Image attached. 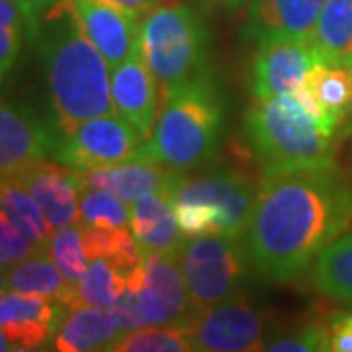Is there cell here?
<instances>
[{"label": "cell", "instance_id": "1", "mask_svg": "<svg viewBox=\"0 0 352 352\" xmlns=\"http://www.w3.org/2000/svg\"><path fill=\"white\" fill-rule=\"evenodd\" d=\"M351 227L352 182L337 164L270 166L263 168L243 239L256 272L292 282Z\"/></svg>", "mask_w": 352, "mask_h": 352}, {"label": "cell", "instance_id": "2", "mask_svg": "<svg viewBox=\"0 0 352 352\" xmlns=\"http://www.w3.org/2000/svg\"><path fill=\"white\" fill-rule=\"evenodd\" d=\"M30 43L36 47L50 96L55 135L112 113L110 65L88 38L75 0H55L39 18Z\"/></svg>", "mask_w": 352, "mask_h": 352}, {"label": "cell", "instance_id": "3", "mask_svg": "<svg viewBox=\"0 0 352 352\" xmlns=\"http://www.w3.org/2000/svg\"><path fill=\"white\" fill-rule=\"evenodd\" d=\"M161 100L157 124L138 161L159 163L176 173L208 163L226 126V100L212 73L173 88Z\"/></svg>", "mask_w": 352, "mask_h": 352}, {"label": "cell", "instance_id": "4", "mask_svg": "<svg viewBox=\"0 0 352 352\" xmlns=\"http://www.w3.org/2000/svg\"><path fill=\"white\" fill-rule=\"evenodd\" d=\"M141 55L157 76L163 96L212 73L210 28L192 6L164 0L141 20Z\"/></svg>", "mask_w": 352, "mask_h": 352}, {"label": "cell", "instance_id": "5", "mask_svg": "<svg viewBox=\"0 0 352 352\" xmlns=\"http://www.w3.org/2000/svg\"><path fill=\"white\" fill-rule=\"evenodd\" d=\"M245 133L263 168L337 164V135L319 126L296 96L252 100L245 113Z\"/></svg>", "mask_w": 352, "mask_h": 352}, {"label": "cell", "instance_id": "6", "mask_svg": "<svg viewBox=\"0 0 352 352\" xmlns=\"http://www.w3.org/2000/svg\"><path fill=\"white\" fill-rule=\"evenodd\" d=\"M178 256L192 314L239 294L252 266L245 239L233 235L184 239Z\"/></svg>", "mask_w": 352, "mask_h": 352}, {"label": "cell", "instance_id": "7", "mask_svg": "<svg viewBox=\"0 0 352 352\" xmlns=\"http://www.w3.org/2000/svg\"><path fill=\"white\" fill-rule=\"evenodd\" d=\"M147 139L120 113H106L82 122L69 133L55 135L51 159L75 170L138 161Z\"/></svg>", "mask_w": 352, "mask_h": 352}, {"label": "cell", "instance_id": "8", "mask_svg": "<svg viewBox=\"0 0 352 352\" xmlns=\"http://www.w3.org/2000/svg\"><path fill=\"white\" fill-rule=\"evenodd\" d=\"M184 327L194 351L201 352L264 351L270 331L258 305L241 292L192 314Z\"/></svg>", "mask_w": 352, "mask_h": 352}, {"label": "cell", "instance_id": "9", "mask_svg": "<svg viewBox=\"0 0 352 352\" xmlns=\"http://www.w3.org/2000/svg\"><path fill=\"white\" fill-rule=\"evenodd\" d=\"M258 182L226 166H212L198 175L180 173L170 186L173 204L198 201L217 208L223 215V235L243 237L252 214Z\"/></svg>", "mask_w": 352, "mask_h": 352}, {"label": "cell", "instance_id": "10", "mask_svg": "<svg viewBox=\"0 0 352 352\" xmlns=\"http://www.w3.org/2000/svg\"><path fill=\"white\" fill-rule=\"evenodd\" d=\"M127 286L139 294L151 325H184L192 315L188 288L176 252H147L127 272Z\"/></svg>", "mask_w": 352, "mask_h": 352}, {"label": "cell", "instance_id": "11", "mask_svg": "<svg viewBox=\"0 0 352 352\" xmlns=\"http://www.w3.org/2000/svg\"><path fill=\"white\" fill-rule=\"evenodd\" d=\"M325 61L314 38H284L258 45L251 69L252 100L294 96L307 71Z\"/></svg>", "mask_w": 352, "mask_h": 352}, {"label": "cell", "instance_id": "12", "mask_svg": "<svg viewBox=\"0 0 352 352\" xmlns=\"http://www.w3.org/2000/svg\"><path fill=\"white\" fill-rule=\"evenodd\" d=\"M69 307L43 296L2 292L0 339L2 351H38L55 339Z\"/></svg>", "mask_w": 352, "mask_h": 352}, {"label": "cell", "instance_id": "13", "mask_svg": "<svg viewBox=\"0 0 352 352\" xmlns=\"http://www.w3.org/2000/svg\"><path fill=\"white\" fill-rule=\"evenodd\" d=\"M55 131L24 102L4 98L0 110V173L10 178L30 164L50 159Z\"/></svg>", "mask_w": 352, "mask_h": 352}, {"label": "cell", "instance_id": "14", "mask_svg": "<svg viewBox=\"0 0 352 352\" xmlns=\"http://www.w3.org/2000/svg\"><path fill=\"white\" fill-rule=\"evenodd\" d=\"M305 112L331 135L342 133L352 104V69L344 65L315 63L294 92Z\"/></svg>", "mask_w": 352, "mask_h": 352}, {"label": "cell", "instance_id": "15", "mask_svg": "<svg viewBox=\"0 0 352 352\" xmlns=\"http://www.w3.org/2000/svg\"><path fill=\"white\" fill-rule=\"evenodd\" d=\"M10 178L32 192L53 229L78 221L80 194L85 188L78 170L45 159L25 166Z\"/></svg>", "mask_w": 352, "mask_h": 352}, {"label": "cell", "instance_id": "16", "mask_svg": "<svg viewBox=\"0 0 352 352\" xmlns=\"http://www.w3.org/2000/svg\"><path fill=\"white\" fill-rule=\"evenodd\" d=\"M110 87L116 112L135 127L143 138H151L161 110V88L141 51L131 55L122 65L113 67Z\"/></svg>", "mask_w": 352, "mask_h": 352}, {"label": "cell", "instance_id": "17", "mask_svg": "<svg viewBox=\"0 0 352 352\" xmlns=\"http://www.w3.org/2000/svg\"><path fill=\"white\" fill-rule=\"evenodd\" d=\"M325 0H249L243 36L256 41L311 38Z\"/></svg>", "mask_w": 352, "mask_h": 352}, {"label": "cell", "instance_id": "18", "mask_svg": "<svg viewBox=\"0 0 352 352\" xmlns=\"http://www.w3.org/2000/svg\"><path fill=\"white\" fill-rule=\"evenodd\" d=\"M88 38L110 69L141 51V20L102 0H75Z\"/></svg>", "mask_w": 352, "mask_h": 352}, {"label": "cell", "instance_id": "19", "mask_svg": "<svg viewBox=\"0 0 352 352\" xmlns=\"http://www.w3.org/2000/svg\"><path fill=\"white\" fill-rule=\"evenodd\" d=\"M129 229L147 252H180L184 235L176 221L170 188L139 196L129 208Z\"/></svg>", "mask_w": 352, "mask_h": 352}, {"label": "cell", "instance_id": "20", "mask_svg": "<svg viewBox=\"0 0 352 352\" xmlns=\"http://www.w3.org/2000/svg\"><path fill=\"white\" fill-rule=\"evenodd\" d=\"M82 184L90 188H104L120 196L126 204H133L139 196L155 190L170 188L180 173L151 161H129V163L78 170Z\"/></svg>", "mask_w": 352, "mask_h": 352}, {"label": "cell", "instance_id": "21", "mask_svg": "<svg viewBox=\"0 0 352 352\" xmlns=\"http://www.w3.org/2000/svg\"><path fill=\"white\" fill-rule=\"evenodd\" d=\"M120 335L110 309L85 305L69 311L51 344L59 352L110 351Z\"/></svg>", "mask_w": 352, "mask_h": 352}, {"label": "cell", "instance_id": "22", "mask_svg": "<svg viewBox=\"0 0 352 352\" xmlns=\"http://www.w3.org/2000/svg\"><path fill=\"white\" fill-rule=\"evenodd\" d=\"M2 292H20L63 302L69 309L75 303V284H69L47 251L34 252L22 263L2 272Z\"/></svg>", "mask_w": 352, "mask_h": 352}, {"label": "cell", "instance_id": "23", "mask_svg": "<svg viewBox=\"0 0 352 352\" xmlns=\"http://www.w3.org/2000/svg\"><path fill=\"white\" fill-rule=\"evenodd\" d=\"M311 282L323 296L352 305V231L319 252L311 266Z\"/></svg>", "mask_w": 352, "mask_h": 352}, {"label": "cell", "instance_id": "24", "mask_svg": "<svg viewBox=\"0 0 352 352\" xmlns=\"http://www.w3.org/2000/svg\"><path fill=\"white\" fill-rule=\"evenodd\" d=\"M311 38L325 61L352 69V0H325Z\"/></svg>", "mask_w": 352, "mask_h": 352}, {"label": "cell", "instance_id": "25", "mask_svg": "<svg viewBox=\"0 0 352 352\" xmlns=\"http://www.w3.org/2000/svg\"><path fill=\"white\" fill-rule=\"evenodd\" d=\"M0 201H2V212L32 241L36 251H47L55 229L51 227L41 206L32 196V192L14 178H2Z\"/></svg>", "mask_w": 352, "mask_h": 352}, {"label": "cell", "instance_id": "26", "mask_svg": "<svg viewBox=\"0 0 352 352\" xmlns=\"http://www.w3.org/2000/svg\"><path fill=\"white\" fill-rule=\"evenodd\" d=\"M127 272L113 266L104 258H92L88 263L82 278L75 284V303L76 307H102L110 309L116 300L126 292ZM71 311V309H69Z\"/></svg>", "mask_w": 352, "mask_h": 352}, {"label": "cell", "instance_id": "27", "mask_svg": "<svg viewBox=\"0 0 352 352\" xmlns=\"http://www.w3.org/2000/svg\"><path fill=\"white\" fill-rule=\"evenodd\" d=\"M82 239L88 258H104L122 270H133L143 261V249L129 227H87Z\"/></svg>", "mask_w": 352, "mask_h": 352}, {"label": "cell", "instance_id": "28", "mask_svg": "<svg viewBox=\"0 0 352 352\" xmlns=\"http://www.w3.org/2000/svg\"><path fill=\"white\" fill-rule=\"evenodd\" d=\"M112 352H190L194 351L184 325H151L120 335Z\"/></svg>", "mask_w": 352, "mask_h": 352}, {"label": "cell", "instance_id": "29", "mask_svg": "<svg viewBox=\"0 0 352 352\" xmlns=\"http://www.w3.org/2000/svg\"><path fill=\"white\" fill-rule=\"evenodd\" d=\"M47 252L53 258V263L59 266L65 280L69 284H76L90 263L87 249H85V239H82V226L73 223V226L55 229L51 235Z\"/></svg>", "mask_w": 352, "mask_h": 352}, {"label": "cell", "instance_id": "30", "mask_svg": "<svg viewBox=\"0 0 352 352\" xmlns=\"http://www.w3.org/2000/svg\"><path fill=\"white\" fill-rule=\"evenodd\" d=\"M78 223L87 227H129V210L126 201L110 190L85 186Z\"/></svg>", "mask_w": 352, "mask_h": 352}, {"label": "cell", "instance_id": "31", "mask_svg": "<svg viewBox=\"0 0 352 352\" xmlns=\"http://www.w3.org/2000/svg\"><path fill=\"white\" fill-rule=\"evenodd\" d=\"M264 351L274 352H311L329 351L327 321H303L289 329L268 331Z\"/></svg>", "mask_w": 352, "mask_h": 352}, {"label": "cell", "instance_id": "32", "mask_svg": "<svg viewBox=\"0 0 352 352\" xmlns=\"http://www.w3.org/2000/svg\"><path fill=\"white\" fill-rule=\"evenodd\" d=\"M25 20L14 0H0V73L6 78L24 47Z\"/></svg>", "mask_w": 352, "mask_h": 352}, {"label": "cell", "instance_id": "33", "mask_svg": "<svg viewBox=\"0 0 352 352\" xmlns=\"http://www.w3.org/2000/svg\"><path fill=\"white\" fill-rule=\"evenodd\" d=\"M175 212L184 239L204 235H223V215L214 206L198 201H178L175 204Z\"/></svg>", "mask_w": 352, "mask_h": 352}, {"label": "cell", "instance_id": "34", "mask_svg": "<svg viewBox=\"0 0 352 352\" xmlns=\"http://www.w3.org/2000/svg\"><path fill=\"white\" fill-rule=\"evenodd\" d=\"M36 247L24 233L16 227L12 219L2 212L0 215V266L2 272L12 268L14 264L22 263L24 258L32 256Z\"/></svg>", "mask_w": 352, "mask_h": 352}, {"label": "cell", "instance_id": "35", "mask_svg": "<svg viewBox=\"0 0 352 352\" xmlns=\"http://www.w3.org/2000/svg\"><path fill=\"white\" fill-rule=\"evenodd\" d=\"M110 314L113 315V319H116L118 327L122 331V335L149 325V319H147V315L143 311L139 294L133 288H129V286L110 307Z\"/></svg>", "mask_w": 352, "mask_h": 352}, {"label": "cell", "instance_id": "36", "mask_svg": "<svg viewBox=\"0 0 352 352\" xmlns=\"http://www.w3.org/2000/svg\"><path fill=\"white\" fill-rule=\"evenodd\" d=\"M329 351L352 352V309L333 311L327 317Z\"/></svg>", "mask_w": 352, "mask_h": 352}, {"label": "cell", "instance_id": "37", "mask_svg": "<svg viewBox=\"0 0 352 352\" xmlns=\"http://www.w3.org/2000/svg\"><path fill=\"white\" fill-rule=\"evenodd\" d=\"M14 2L18 4V8L24 14L25 32H28V39H30L38 28L41 14L45 12L55 0H14Z\"/></svg>", "mask_w": 352, "mask_h": 352}, {"label": "cell", "instance_id": "38", "mask_svg": "<svg viewBox=\"0 0 352 352\" xmlns=\"http://www.w3.org/2000/svg\"><path fill=\"white\" fill-rule=\"evenodd\" d=\"M106 4H112L116 8L124 10V12L135 16L139 20H143L153 8H157L159 4H163L164 0H102Z\"/></svg>", "mask_w": 352, "mask_h": 352}, {"label": "cell", "instance_id": "39", "mask_svg": "<svg viewBox=\"0 0 352 352\" xmlns=\"http://www.w3.org/2000/svg\"><path fill=\"white\" fill-rule=\"evenodd\" d=\"M204 4L208 6H214V8H226V10H237L241 8L247 0H201Z\"/></svg>", "mask_w": 352, "mask_h": 352}, {"label": "cell", "instance_id": "40", "mask_svg": "<svg viewBox=\"0 0 352 352\" xmlns=\"http://www.w3.org/2000/svg\"><path fill=\"white\" fill-rule=\"evenodd\" d=\"M342 138H351L352 135V104H351V113H349V120H346V124L342 127V133H340Z\"/></svg>", "mask_w": 352, "mask_h": 352}]
</instances>
